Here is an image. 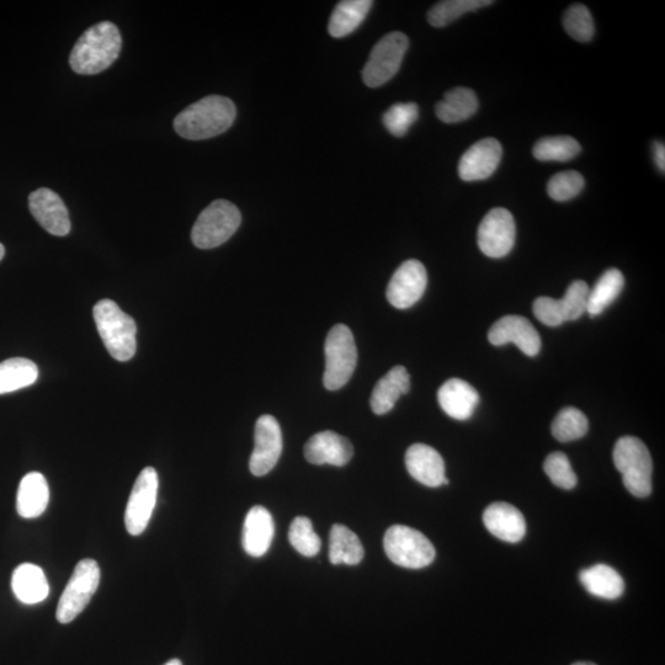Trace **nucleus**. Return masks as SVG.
Returning <instances> with one entry per match:
<instances>
[{
  "mask_svg": "<svg viewBox=\"0 0 665 665\" xmlns=\"http://www.w3.org/2000/svg\"><path fill=\"white\" fill-rule=\"evenodd\" d=\"M122 37L110 21L93 25L79 37L69 56V65L77 74L93 76L104 72L119 57Z\"/></svg>",
  "mask_w": 665,
  "mask_h": 665,
  "instance_id": "obj_2",
  "label": "nucleus"
},
{
  "mask_svg": "<svg viewBox=\"0 0 665 665\" xmlns=\"http://www.w3.org/2000/svg\"><path fill=\"white\" fill-rule=\"evenodd\" d=\"M31 215L45 231L57 237L71 232V218L61 196L51 189L41 188L29 196Z\"/></svg>",
  "mask_w": 665,
  "mask_h": 665,
  "instance_id": "obj_16",
  "label": "nucleus"
},
{
  "mask_svg": "<svg viewBox=\"0 0 665 665\" xmlns=\"http://www.w3.org/2000/svg\"><path fill=\"white\" fill-rule=\"evenodd\" d=\"M275 525L273 516L264 507L249 510L243 526V549L249 556L259 558L273 544Z\"/></svg>",
  "mask_w": 665,
  "mask_h": 665,
  "instance_id": "obj_21",
  "label": "nucleus"
},
{
  "mask_svg": "<svg viewBox=\"0 0 665 665\" xmlns=\"http://www.w3.org/2000/svg\"><path fill=\"white\" fill-rule=\"evenodd\" d=\"M411 388V376L406 367L396 366L377 382L371 395V409L377 416L391 412L399 397Z\"/></svg>",
  "mask_w": 665,
  "mask_h": 665,
  "instance_id": "obj_23",
  "label": "nucleus"
},
{
  "mask_svg": "<svg viewBox=\"0 0 665 665\" xmlns=\"http://www.w3.org/2000/svg\"><path fill=\"white\" fill-rule=\"evenodd\" d=\"M409 40L403 33H390L383 36L371 51L369 61L363 71L367 87L379 88L390 82L401 68Z\"/></svg>",
  "mask_w": 665,
  "mask_h": 665,
  "instance_id": "obj_9",
  "label": "nucleus"
},
{
  "mask_svg": "<svg viewBox=\"0 0 665 665\" xmlns=\"http://www.w3.org/2000/svg\"><path fill=\"white\" fill-rule=\"evenodd\" d=\"M563 26L567 34L579 42L592 40L595 33L592 14L583 4H574L566 10Z\"/></svg>",
  "mask_w": 665,
  "mask_h": 665,
  "instance_id": "obj_36",
  "label": "nucleus"
},
{
  "mask_svg": "<svg viewBox=\"0 0 665 665\" xmlns=\"http://www.w3.org/2000/svg\"><path fill=\"white\" fill-rule=\"evenodd\" d=\"M5 255V248L2 243H0V262H2V259L4 258Z\"/></svg>",
  "mask_w": 665,
  "mask_h": 665,
  "instance_id": "obj_42",
  "label": "nucleus"
},
{
  "mask_svg": "<svg viewBox=\"0 0 665 665\" xmlns=\"http://www.w3.org/2000/svg\"><path fill=\"white\" fill-rule=\"evenodd\" d=\"M492 4V0H445L429 10L428 21L434 28H444L466 13L475 12Z\"/></svg>",
  "mask_w": 665,
  "mask_h": 665,
  "instance_id": "obj_32",
  "label": "nucleus"
},
{
  "mask_svg": "<svg viewBox=\"0 0 665 665\" xmlns=\"http://www.w3.org/2000/svg\"><path fill=\"white\" fill-rule=\"evenodd\" d=\"M93 316L110 355L117 361L131 360L137 348V327L133 318L111 300L99 301L94 307Z\"/></svg>",
  "mask_w": 665,
  "mask_h": 665,
  "instance_id": "obj_3",
  "label": "nucleus"
},
{
  "mask_svg": "<svg viewBox=\"0 0 665 665\" xmlns=\"http://www.w3.org/2000/svg\"><path fill=\"white\" fill-rule=\"evenodd\" d=\"M515 221L507 209H493L483 218L478 228V247L489 258H503L512 252L515 244Z\"/></svg>",
  "mask_w": 665,
  "mask_h": 665,
  "instance_id": "obj_12",
  "label": "nucleus"
},
{
  "mask_svg": "<svg viewBox=\"0 0 665 665\" xmlns=\"http://www.w3.org/2000/svg\"><path fill=\"white\" fill-rule=\"evenodd\" d=\"M589 290L585 281L577 280L568 286L566 295L561 300L539 297L532 306L535 317L549 327L577 321L587 312Z\"/></svg>",
  "mask_w": 665,
  "mask_h": 665,
  "instance_id": "obj_10",
  "label": "nucleus"
},
{
  "mask_svg": "<svg viewBox=\"0 0 665 665\" xmlns=\"http://www.w3.org/2000/svg\"><path fill=\"white\" fill-rule=\"evenodd\" d=\"M236 115V105L231 99L210 95L191 104L175 117L174 129L186 140H207L230 129Z\"/></svg>",
  "mask_w": 665,
  "mask_h": 665,
  "instance_id": "obj_1",
  "label": "nucleus"
},
{
  "mask_svg": "<svg viewBox=\"0 0 665 665\" xmlns=\"http://www.w3.org/2000/svg\"><path fill=\"white\" fill-rule=\"evenodd\" d=\"M624 286L625 278L620 270H606L593 289L589 290L587 302L589 316H600L621 295Z\"/></svg>",
  "mask_w": 665,
  "mask_h": 665,
  "instance_id": "obj_30",
  "label": "nucleus"
},
{
  "mask_svg": "<svg viewBox=\"0 0 665 665\" xmlns=\"http://www.w3.org/2000/svg\"><path fill=\"white\" fill-rule=\"evenodd\" d=\"M579 581L594 597L616 600L625 592V582L614 568L595 565L579 573Z\"/></svg>",
  "mask_w": 665,
  "mask_h": 665,
  "instance_id": "obj_26",
  "label": "nucleus"
},
{
  "mask_svg": "<svg viewBox=\"0 0 665 665\" xmlns=\"http://www.w3.org/2000/svg\"><path fill=\"white\" fill-rule=\"evenodd\" d=\"M584 184L581 173L576 172V170H567V172L553 175L549 185H547V193H549L551 199L565 202L581 194Z\"/></svg>",
  "mask_w": 665,
  "mask_h": 665,
  "instance_id": "obj_38",
  "label": "nucleus"
},
{
  "mask_svg": "<svg viewBox=\"0 0 665 665\" xmlns=\"http://www.w3.org/2000/svg\"><path fill=\"white\" fill-rule=\"evenodd\" d=\"M654 161L662 173L665 172V147L662 142H656L653 146Z\"/></svg>",
  "mask_w": 665,
  "mask_h": 665,
  "instance_id": "obj_40",
  "label": "nucleus"
},
{
  "mask_svg": "<svg viewBox=\"0 0 665 665\" xmlns=\"http://www.w3.org/2000/svg\"><path fill=\"white\" fill-rule=\"evenodd\" d=\"M100 568L94 560L79 561L71 579L58 601L56 617L61 624H69L87 608L100 584Z\"/></svg>",
  "mask_w": 665,
  "mask_h": 665,
  "instance_id": "obj_8",
  "label": "nucleus"
},
{
  "mask_svg": "<svg viewBox=\"0 0 665 665\" xmlns=\"http://www.w3.org/2000/svg\"><path fill=\"white\" fill-rule=\"evenodd\" d=\"M572 665H597V664H594L592 662H577Z\"/></svg>",
  "mask_w": 665,
  "mask_h": 665,
  "instance_id": "obj_43",
  "label": "nucleus"
},
{
  "mask_svg": "<svg viewBox=\"0 0 665 665\" xmlns=\"http://www.w3.org/2000/svg\"><path fill=\"white\" fill-rule=\"evenodd\" d=\"M418 117L419 108L416 103H398L392 105L383 115V125L391 135L403 137L407 135Z\"/></svg>",
  "mask_w": 665,
  "mask_h": 665,
  "instance_id": "obj_37",
  "label": "nucleus"
},
{
  "mask_svg": "<svg viewBox=\"0 0 665 665\" xmlns=\"http://www.w3.org/2000/svg\"><path fill=\"white\" fill-rule=\"evenodd\" d=\"M427 285L425 266L418 260H407L393 274L387 287V300L398 310H407L422 299Z\"/></svg>",
  "mask_w": 665,
  "mask_h": 665,
  "instance_id": "obj_14",
  "label": "nucleus"
},
{
  "mask_svg": "<svg viewBox=\"0 0 665 665\" xmlns=\"http://www.w3.org/2000/svg\"><path fill=\"white\" fill-rule=\"evenodd\" d=\"M613 456L627 491L637 498H647L652 493L653 464L645 443L624 436L617 440Z\"/></svg>",
  "mask_w": 665,
  "mask_h": 665,
  "instance_id": "obj_4",
  "label": "nucleus"
},
{
  "mask_svg": "<svg viewBox=\"0 0 665 665\" xmlns=\"http://www.w3.org/2000/svg\"><path fill=\"white\" fill-rule=\"evenodd\" d=\"M159 480L153 467H146L137 477L125 513V525L132 536H140L150 523L156 507Z\"/></svg>",
  "mask_w": 665,
  "mask_h": 665,
  "instance_id": "obj_11",
  "label": "nucleus"
},
{
  "mask_svg": "<svg viewBox=\"0 0 665 665\" xmlns=\"http://www.w3.org/2000/svg\"><path fill=\"white\" fill-rule=\"evenodd\" d=\"M581 145L569 136L545 137L534 146V156L542 162H568L581 153Z\"/></svg>",
  "mask_w": 665,
  "mask_h": 665,
  "instance_id": "obj_33",
  "label": "nucleus"
},
{
  "mask_svg": "<svg viewBox=\"0 0 665 665\" xmlns=\"http://www.w3.org/2000/svg\"><path fill=\"white\" fill-rule=\"evenodd\" d=\"M483 523L493 536L510 544L523 540L526 534L524 515L512 504L497 502L489 505L484 510Z\"/></svg>",
  "mask_w": 665,
  "mask_h": 665,
  "instance_id": "obj_19",
  "label": "nucleus"
},
{
  "mask_svg": "<svg viewBox=\"0 0 665 665\" xmlns=\"http://www.w3.org/2000/svg\"><path fill=\"white\" fill-rule=\"evenodd\" d=\"M39 377L34 361L24 358H13L0 363V395L15 392L29 387Z\"/></svg>",
  "mask_w": 665,
  "mask_h": 665,
  "instance_id": "obj_31",
  "label": "nucleus"
},
{
  "mask_svg": "<svg viewBox=\"0 0 665 665\" xmlns=\"http://www.w3.org/2000/svg\"><path fill=\"white\" fill-rule=\"evenodd\" d=\"M364 558V547L355 532L347 526L335 524L329 536V561L332 565H359Z\"/></svg>",
  "mask_w": 665,
  "mask_h": 665,
  "instance_id": "obj_28",
  "label": "nucleus"
},
{
  "mask_svg": "<svg viewBox=\"0 0 665 665\" xmlns=\"http://www.w3.org/2000/svg\"><path fill=\"white\" fill-rule=\"evenodd\" d=\"M503 148L496 138H484L468 148L461 157L459 175L464 182L492 177L502 161Z\"/></svg>",
  "mask_w": 665,
  "mask_h": 665,
  "instance_id": "obj_17",
  "label": "nucleus"
},
{
  "mask_svg": "<svg viewBox=\"0 0 665 665\" xmlns=\"http://www.w3.org/2000/svg\"><path fill=\"white\" fill-rule=\"evenodd\" d=\"M354 449L344 436L327 430L313 435L305 446V457L313 465L343 467L353 459Z\"/></svg>",
  "mask_w": 665,
  "mask_h": 665,
  "instance_id": "obj_18",
  "label": "nucleus"
},
{
  "mask_svg": "<svg viewBox=\"0 0 665 665\" xmlns=\"http://www.w3.org/2000/svg\"><path fill=\"white\" fill-rule=\"evenodd\" d=\"M50 500V488L44 475L30 472L20 482L17 509L21 518L35 519L45 513Z\"/></svg>",
  "mask_w": 665,
  "mask_h": 665,
  "instance_id": "obj_24",
  "label": "nucleus"
},
{
  "mask_svg": "<svg viewBox=\"0 0 665 665\" xmlns=\"http://www.w3.org/2000/svg\"><path fill=\"white\" fill-rule=\"evenodd\" d=\"M544 470L551 482L558 488L571 491V489L577 486L578 478L576 473H574L567 455L563 454V452H552L551 455L547 456Z\"/></svg>",
  "mask_w": 665,
  "mask_h": 665,
  "instance_id": "obj_39",
  "label": "nucleus"
},
{
  "mask_svg": "<svg viewBox=\"0 0 665 665\" xmlns=\"http://www.w3.org/2000/svg\"><path fill=\"white\" fill-rule=\"evenodd\" d=\"M241 222V211L236 205L216 200L201 212L191 231V239L200 249L220 247L237 232Z\"/></svg>",
  "mask_w": 665,
  "mask_h": 665,
  "instance_id": "obj_5",
  "label": "nucleus"
},
{
  "mask_svg": "<svg viewBox=\"0 0 665 665\" xmlns=\"http://www.w3.org/2000/svg\"><path fill=\"white\" fill-rule=\"evenodd\" d=\"M326 372L323 382L329 391H337L347 385L358 363L353 332L344 324H337L326 340Z\"/></svg>",
  "mask_w": 665,
  "mask_h": 665,
  "instance_id": "obj_7",
  "label": "nucleus"
},
{
  "mask_svg": "<svg viewBox=\"0 0 665 665\" xmlns=\"http://www.w3.org/2000/svg\"><path fill=\"white\" fill-rule=\"evenodd\" d=\"M371 0H344L335 8L328 31L333 37H345L354 33L369 14L372 7Z\"/></svg>",
  "mask_w": 665,
  "mask_h": 665,
  "instance_id": "obj_29",
  "label": "nucleus"
},
{
  "mask_svg": "<svg viewBox=\"0 0 665 665\" xmlns=\"http://www.w3.org/2000/svg\"><path fill=\"white\" fill-rule=\"evenodd\" d=\"M383 547L395 565L408 569L428 567L436 556L435 547L427 536L404 525H395L386 531Z\"/></svg>",
  "mask_w": 665,
  "mask_h": 665,
  "instance_id": "obj_6",
  "label": "nucleus"
},
{
  "mask_svg": "<svg viewBox=\"0 0 665 665\" xmlns=\"http://www.w3.org/2000/svg\"><path fill=\"white\" fill-rule=\"evenodd\" d=\"M283 452V434L273 416H263L255 424V446L250 456L249 468L254 476L268 475L280 460Z\"/></svg>",
  "mask_w": 665,
  "mask_h": 665,
  "instance_id": "obj_13",
  "label": "nucleus"
},
{
  "mask_svg": "<svg viewBox=\"0 0 665 665\" xmlns=\"http://www.w3.org/2000/svg\"><path fill=\"white\" fill-rule=\"evenodd\" d=\"M406 466L414 480L430 488L443 486L445 462L438 451L425 444H414L407 450Z\"/></svg>",
  "mask_w": 665,
  "mask_h": 665,
  "instance_id": "obj_20",
  "label": "nucleus"
},
{
  "mask_svg": "<svg viewBox=\"0 0 665 665\" xmlns=\"http://www.w3.org/2000/svg\"><path fill=\"white\" fill-rule=\"evenodd\" d=\"M164 665H183L182 662L179 661V659H172V661H169L168 663Z\"/></svg>",
  "mask_w": 665,
  "mask_h": 665,
  "instance_id": "obj_41",
  "label": "nucleus"
},
{
  "mask_svg": "<svg viewBox=\"0 0 665 665\" xmlns=\"http://www.w3.org/2000/svg\"><path fill=\"white\" fill-rule=\"evenodd\" d=\"M489 343L502 347L515 344L525 355L536 356L541 350V338L528 318L505 316L493 324L488 333Z\"/></svg>",
  "mask_w": 665,
  "mask_h": 665,
  "instance_id": "obj_15",
  "label": "nucleus"
},
{
  "mask_svg": "<svg viewBox=\"0 0 665 665\" xmlns=\"http://www.w3.org/2000/svg\"><path fill=\"white\" fill-rule=\"evenodd\" d=\"M12 588L21 603L39 604L49 597L50 585L44 571L33 563H24L15 569Z\"/></svg>",
  "mask_w": 665,
  "mask_h": 665,
  "instance_id": "obj_25",
  "label": "nucleus"
},
{
  "mask_svg": "<svg viewBox=\"0 0 665 665\" xmlns=\"http://www.w3.org/2000/svg\"><path fill=\"white\" fill-rule=\"evenodd\" d=\"M477 95L473 90L459 87L451 89L443 100L436 104V116L445 124H457L470 119L478 110Z\"/></svg>",
  "mask_w": 665,
  "mask_h": 665,
  "instance_id": "obj_27",
  "label": "nucleus"
},
{
  "mask_svg": "<svg viewBox=\"0 0 665 665\" xmlns=\"http://www.w3.org/2000/svg\"><path fill=\"white\" fill-rule=\"evenodd\" d=\"M589 422L577 408L568 407L557 414L552 423V435L561 443L582 439L588 433Z\"/></svg>",
  "mask_w": 665,
  "mask_h": 665,
  "instance_id": "obj_34",
  "label": "nucleus"
},
{
  "mask_svg": "<svg viewBox=\"0 0 665 665\" xmlns=\"http://www.w3.org/2000/svg\"><path fill=\"white\" fill-rule=\"evenodd\" d=\"M290 544L305 557H315L321 551V539L313 529L312 521L299 516L292 521L289 530Z\"/></svg>",
  "mask_w": 665,
  "mask_h": 665,
  "instance_id": "obj_35",
  "label": "nucleus"
},
{
  "mask_svg": "<svg viewBox=\"0 0 665 665\" xmlns=\"http://www.w3.org/2000/svg\"><path fill=\"white\" fill-rule=\"evenodd\" d=\"M438 399L441 409L456 420L470 419L480 403L476 388L460 379L446 381L440 387Z\"/></svg>",
  "mask_w": 665,
  "mask_h": 665,
  "instance_id": "obj_22",
  "label": "nucleus"
}]
</instances>
